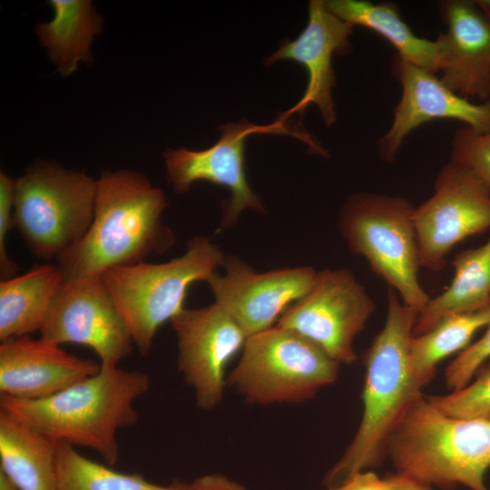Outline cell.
I'll list each match as a JSON object with an SVG mask.
<instances>
[{
	"label": "cell",
	"mask_w": 490,
	"mask_h": 490,
	"mask_svg": "<svg viewBox=\"0 0 490 490\" xmlns=\"http://www.w3.org/2000/svg\"><path fill=\"white\" fill-rule=\"evenodd\" d=\"M166 207L164 192L142 173H103L90 228L56 260L64 279L101 277L112 268L166 252L175 242L173 231L162 220Z\"/></svg>",
	"instance_id": "cell-1"
},
{
	"label": "cell",
	"mask_w": 490,
	"mask_h": 490,
	"mask_svg": "<svg viewBox=\"0 0 490 490\" xmlns=\"http://www.w3.org/2000/svg\"><path fill=\"white\" fill-rule=\"evenodd\" d=\"M383 328L366 353L363 415L358 431L323 479L326 489L356 473L379 466L390 438L413 405L423 397L410 364L409 346L419 313L387 289Z\"/></svg>",
	"instance_id": "cell-2"
},
{
	"label": "cell",
	"mask_w": 490,
	"mask_h": 490,
	"mask_svg": "<svg viewBox=\"0 0 490 490\" xmlns=\"http://www.w3.org/2000/svg\"><path fill=\"white\" fill-rule=\"evenodd\" d=\"M149 377L118 366L100 371L42 399L0 396V408L55 441L95 451L110 466L119 459L120 428L137 424L134 401L148 392Z\"/></svg>",
	"instance_id": "cell-3"
},
{
	"label": "cell",
	"mask_w": 490,
	"mask_h": 490,
	"mask_svg": "<svg viewBox=\"0 0 490 490\" xmlns=\"http://www.w3.org/2000/svg\"><path fill=\"white\" fill-rule=\"evenodd\" d=\"M387 456L397 474L429 486L490 490V420L450 416L423 397L394 431Z\"/></svg>",
	"instance_id": "cell-4"
},
{
	"label": "cell",
	"mask_w": 490,
	"mask_h": 490,
	"mask_svg": "<svg viewBox=\"0 0 490 490\" xmlns=\"http://www.w3.org/2000/svg\"><path fill=\"white\" fill-rule=\"evenodd\" d=\"M225 261L221 250L209 238L196 236L181 256L168 262L142 261L103 274L141 355L150 353L160 327L184 309L189 287L196 281L207 282Z\"/></svg>",
	"instance_id": "cell-5"
},
{
	"label": "cell",
	"mask_w": 490,
	"mask_h": 490,
	"mask_svg": "<svg viewBox=\"0 0 490 490\" xmlns=\"http://www.w3.org/2000/svg\"><path fill=\"white\" fill-rule=\"evenodd\" d=\"M414 211L415 206L401 196L358 192L343 206L339 228L351 252L363 256L402 302L420 314L431 298L417 277Z\"/></svg>",
	"instance_id": "cell-6"
},
{
	"label": "cell",
	"mask_w": 490,
	"mask_h": 490,
	"mask_svg": "<svg viewBox=\"0 0 490 490\" xmlns=\"http://www.w3.org/2000/svg\"><path fill=\"white\" fill-rule=\"evenodd\" d=\"M96 189L84 172L35 162L15 181L14 227L34 254L56 260L90 228Z\"/></svg>",
	"instance_id": "cell-7"
},
{
	"label": "cell",
	"mask_w": 490,
	"mask_h": 490,
	"mask_svg": "<svg viewBox=\"0 0 490 490\" xmlns=\"http://www.w3.org/2000/svg\"><path fill=\"white\" fill-rule=\"evenodd\" d=\"M338 367L313 341L274 325L247 338L227 385L252 404L300 403L333 383Z\"/></svg>",
	"instance_id": "cell-8"
},
{
	"label": "cell",
	"mask_w": 490,
	"mask_h": 490,
	"mask_svg": "<svg viewBox=\"0 0 490 490\" xmlns=\"http://www.w3.org/2000/svg\"><path fill=\"white\" fill-rule=\"evenodd\" d=\"M374 309L373 299L349 270H324L275 325L313 341L338 364H352L357 360L353 341Z\"/></svg>",
	"instance_id": "cell-9"
},
{
	"label": "cell",
	"mask_w": 490,
	"mask_h": 490,
	"mask_svg": "<svg viewBox=\"0 0 490 490\" xmlns=\"http://www.w3.org/2000/svg\"><path fill=\"white\" fill-rule=\"evenodd\" d=\"M413 221L420 268L438 271L456 244L490 228V191L450 160L438 172L432 196L415 207Z\"/></svg>",
	"instance_id": "cell-10"
},
{
	"label": "cell",
	"mask_w": 490,
	"mask_h": 490,
	"mask_svg": "<svg viewBox=\"0 0 490 490\" xmlns=\"http://www.w3.org/2000/svg\"><path fill=\"white\" fill-rule=\"evenodd\" d=\"M40 333L58 345L89 347L103 368L118 366L134 346L102 276L64 279Z\"/></svg>",
	"instance_id": "cell-11"
},
{
	"label": "cell",
	"mask_w": 490,
	"mask_h": 490,
	"mask_svg": "<svg viewBox=\"0 0 490 490\" xmlns=\"http://www.w3.org/2000/svg\"><path fill=\"white\" fill-rule=\"evenodd\" d=\"M220 139L211 147L201 151L186 148L164 152L167 180L178 193H185L191 184L206 181L227 188L230 196L223 201L221 228L232 226L240 213L247 209L265 213L260 197L251 190L245 172L246 139L253 133H287L279 119L270 125H255L247 120L229 122L219 128Z\"/></svg>",
	"instance_id": "cell-12"
},
{
	"label": "cell",
	"mask_w": 490,
	"mask_h": 490,
	"mask_svg": "<svg viewBox=\"0 0 490 490\" xmlns=\"http://www.w3.org/2000/svg\"><path fill=\"white\" fill-rule=\"evenodd\" d=\"M170 322L177 338L178 370L194 390L198 407H216L227 385L226 367L243 348L247 334L216 302L184 308Z\"/></svg>",
	"instance_id": "cell-13"
},
{
	"label": "cell",
	"mask_w": 490,
	"mask_h": 490,
	"mask_svg": "<svg viewBox=\"0 0 490 490\" xmlns=\"http://www.w3.org/2000/svg\"><path fill=\"white\" fill-rule=\"evenodd\" d=\"M225 273L207 281L215 302L242 328L248 338L273 327L301 299L317 276L312 267L284 268L259 273L239 259H226Z\"/></svg>",
	"instance_id": "cell-14"
},
{
	"label": "cell",
	"mask_w": 490,
	"mask_h": 490,
	"mask_svg": "<svg viewBox=\"0 0 490 490\" xmlns=\"http://www.w3.org/2000/svg\"><path fill=\"white\" fill-rule=\"evenodd\" d=\"M392 62V73L401 85L402 95L391 126L378 142L382 160L392 162L406 137L433 120L459 121L475 132H490V101L475 103L449 89L435 74L397 54Z\"/></svg>",
	"instance_id": "cell-15"
},
{
	"label": "cell",
	"mask_w": 490,
	"mask_h": 490,
	"mask_svg": "<svg viewBox=\"0 0 490 490\" xmlns=\"http://www.w3.org/2000/svg\"><path fill=\"white\" fill-rule=\"evenodd\" d=\"M353 28L352 24L331 13L325 1L309 2L305 29L296 39L283 41L279 48L266 59L267 64L279 60L294 61L303 65L308 73L303 96L279 120H285L293 113H302L309 103H314L328 127L335 122L332 60L335 54H344L350 50L349 36Z\"/></svg>",
	"instance_id": "cell-16"
},
{
	"label": "cell",
	"mask_w": 490,
	"mask_h": 490,
	"mask_svg": "<svg viewBox=\"0 0 490 490\" xmlns=\"http://www.w3.org/2000/svg\"><path fill=\"white\" fill-rule=\"evenodd\" d=\"M102 366L66 352L40 337L10 338L0 345V394L42 399L97 374Z\"/></svg>",
	"instance_id": "cell-17"
},
{
	"label": "cell",
	"mask_w": 490,
	"mask_h": 490,
	"mask_svg": "<svg viewBox=\"0 0 490 490\" xmlns=\"http://www.w3.org/2000/svg\"><path fill=\"white\" fill-rule=\"evenodd\" d=\"M439 13L446 31L443 42L442 82L469 99L486 101L490 80V20L474 1L444 0Z\"/></svg>",
	"instance_id": "cell-18"
},
{
	"label": "cell",
	"mask_w": 490,
	"mask_h": 490,
	"mask_svg": "<svg viewBox=\"0 0 490 490\" xmlns=\"http://www.w3.org/2000/svg\"><path fill=\"white\" fill-rule=\"evenodd\" d=\"M57 445L0 408V471L20 490H57Z\"/></svg>",
	"instance_id": "cell-19"
},
{
	"label": "cell",
	"mask_w": 490,
	"mask_h": 490,
	"mask_svg": "<svg viewBox=\"0 0 490 490\" xmlns=\"http://www.w3.org/2000/svg\"><path fill=\"white\" fill-rule=\"evenodd\" d=\"M64 281L53 264L35 265L0 282V341L40 331Z\"/></svg>",
	"instance_id": "cell-20"
},
{
	"label": "cell",
	"mask_w": 490,
	"mask_h": 490,
	"mask_svg": "<svg viewBox=\"0 0 490 490\" xmlns=\"http://www.w3.org/2000/svg\"><path fill=\"white\" fill-rule=\"evenodd\" d=\"M325 2L328 10L343 21L380 34L404 60L433 74L441 70L444 50L441 37L438 35L436 40H428L415 34L394 3L365 0Z\"/></svg>",
	"instance_id": "cell-21"
},
{
	"label": "cell",
	"mask_w": 490,
	"mask_h": 490,
	"mask_svg": "<svg viewBox=\"0 0 490 490\" xmlns=\"http://www.w3.org/2000/svg\"><path fill=\"white\" fill-rule=\"evenodd\" d=\"M51 21L38 24L35 33L62 76H69L81 62L92 60L91 46L103 26L102 18L87 0H51Z\"/></svg>",
	"instance_id": "cell-22"
},
{
	"label": "cell",
	"mask_w": 490,
	"mask_h": 490,
	"mask_svg": "<svg viewBox=\"0 0 490 490\" xmlns=\"http://www.w3.org/2000/svg\"><path fill=\"white\" fill-rule=\"evenodd\" d=\"M452 264L455 274L450 285L418 315L413 336L427 331L445 317L490 307V239L478 248L462 250Z\"/></svg>",
	"instance_id": "cell-23"
},
{
	"label": "cell",
	"mask_w": 490,
	"mask_h": 490,
	"mask_svg": "<svg viewBox=\"0 0 490 490\" xmlns=\"http://www.w3.org/2000/svg\"><path fill=\"white\" fill-rule=\"evenodd\" d=\"M490 307L454 314L440 319L427 331L413 336L409 346L410 364L417 385L423 388L435 377L438 363L468 347L477 330L488 324Z\"/></svg>",
	"instance_id": "cell-24"
},
{
	"label": "cell",
	"mask_w": 490,
	"mask_h": 490,
	"mask_svg": "<svg viewBox=\"0 0 490 490\" xmlns=\"http://www.w3.org/2000/svg\"><path fill=\"white\" fill-rule=\"evenodd\" d=\"M57 490H185V484L160 485L140 474L118 472L81 455L60 441L56 450Z\"/></svg>",
	"instance_id": "cell-25"
},
{
	"label": "cell",
	"mask_w": 490,
	"mask_h": 490,
	"mask_svg": "<svg viewBox=\"0 0 490 490\" xmlns=\"http://www.w3.org/2000/svg\"><path fill=\"white\" fill-rule=\"evenodd\" d=\"M475 375V379L466 387L447 395L428 397L426 400L450 416L490 420V361Z\"/></svg>",
	"instance_id": "cell-26"
},
{
	"label": "cell",
	"mask_w": 490,
	"mask_h": 490,
	"mask_svg": "<svg viewBox=\"0 0 490 490\" xmlns=\"http://www.w3.org/2000/svg\"><path fill=\"white\" fill-rule=\"evenodd\" d=\"M451 161L470 171L490 191V132L459 128L451 141Z\"/></svg>",
	"instance_id": "cell-27"
},
{
	"label": "cell",
	"mask_w": 490,
	"mask_h": 490,
	"mask_svg": "<svg viewBox=\"0 0 490 490\" xmlns=\"http://www.w3.org/2000/svg\"><path fill=\"white\" fill-rule=\"evenodd\" d=\"M485 333L475 342L466 347L446 367V386L455 390L466 387L476 371L490 358V318Z\"/></svg>",
	"instance_id": "cell-28"
},
{
	"label": "cell",
	"mask_w": 490,
	"mask_h": 490,
	"mask_svg": "<svg viewBox=\"0 0 490 490\" xmlns=\"http://www.w3.org/2000/svg\"><path fill=\"white\" fill-rule=\"evenodd\" d=\"M15 180L0 172V275L1 280L15 276L19 267L10 259L6 250L7 232L12 227Z\"/></svg>",
	"instance_id": "cell-29"
},
{
	"label": "cell",
	"mask_w": 490,
	"mask_h": 490,
	"mask_svg": "<svg viewBox=\"0 0 490 490\" xmlns=\"http://www.w3.org/2000/svg\"><path fill=\"white\" fill-rule=\"evenodd\" d=\"M327 490H398L396 474L385 478L370 470L356 473L338 486Z\"/></svg>",
	"instance_id": "cell-30"
},
{
	"label": "cell",
	"mask_w": 490,
	"mask_h": 490,
	"mask_svg": "<svg viewBox=\"0 0 490 490\" xmlns=\"http://www.w3.org/2000/svg\"><path fill=\"white\" fill-rule=\"evenodd\" d=\"M185 490H246L239 483L220 475L209 474L185 484Z\"/></svg>",
	"instance_id": "cell-31"
},
{
	"label": "cell",
	"mask_w": 490,
	"mask_h": 490,
	"mask_svg": "<svg viewBox=\"0 0 490 490\" xmlns=\"http://www.w3.org/2000/svg\"><path fill=\"white\" fill-rule=\"evenodd\" d=\"M398 490H432V487L396 473Z\"/></svg>",
	"instance_id": "cell-32"
},
{
	"label": "cell",
	"mask_w": 490,
	"mask_h": 490,
	"mask_svg": "<svg viewBox=\"0 0 490 490\" xmlns=\"http://www.w3.org/2000/svg\"><path fill=\"white\" fill-rule=\"evenodd\" d=\"M0 490H20L3 472L0 471Z\"/></svg>",
	"instance_id": "cell-33"
},
{
	"label": "cell",
	"mask_w": 490,
	"mask_h": 490,
	"mask_svg": "<svg viewBox=\"0 0 490 490\" xmlns=\"http://www.w3.org/2000/svg\"><path fill=\"white\" fill-rule=\"evenodd\" d=\"M474 3L482 14L490 20V0H475Z\"/></svg>",
	"instance_id": "cell-34"
},
{
	"label": "cell",
	"mask_w": 490,
	"mask_h": 490,
	"mask_svg": "<svg viewBox=\"0 0 490 490\" xmlns=\"http://www.w3.org/2000/svg\"><path fill=\"white\" fill-rule=\"evenodd\" d=\"M486 101H490V80H489L488 86H487Z\"/></svg>",
	"instance_id": "cell-35"
}]
</instances>
